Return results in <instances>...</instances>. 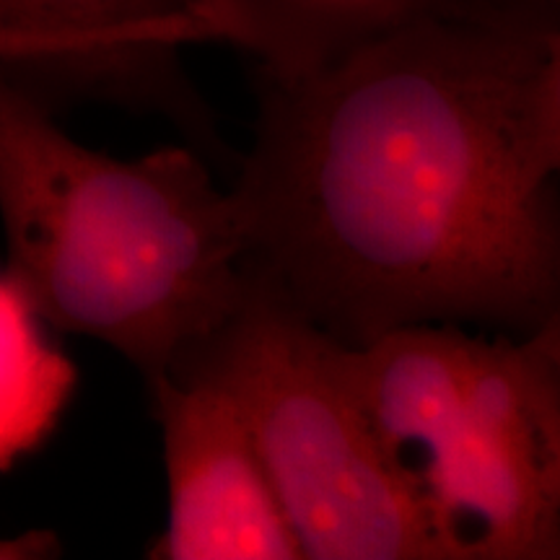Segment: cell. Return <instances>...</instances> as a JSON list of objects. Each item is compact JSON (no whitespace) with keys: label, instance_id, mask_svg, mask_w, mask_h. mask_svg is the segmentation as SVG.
Wrapping results in <instances>:
<instances>
[{"label":"cell","instance_id":"6da1fadb","mask_svg":"<svg viewBox=\"0 0 560 560\" xmlns=\"http://www.w3.org/2000/svg\"><path fill=\"white\" fill-rule=\"evenodd\" d=\"M556 26L433 16L312 73H255L234 172L255 285L342 346L416 325L529 338L560 314V182L524 164Z\"/></svg>","mask_w":560,"mask_h":560},{"label":"cell","instance_id":"7a4b0ae2","mask_svg":"<svg viewBox=\"0 0 560 560\" xmlns=\"http://www.w3.org/2000/svg\"><path fill=\"white\" fill-rule=\"evenodd\" d=\"M0 223L47 327L120 353L145 387L198 353L249 291L240 200L190 143L117 159L0 70Z\"/></svg>","mask_w":560,"mask_h":560},{"label":"cell","instance_id":"3957f363","mask_svg":"<svg viewBox=\"0 0 560 560\" xmlns=\"http://www.w3.org/2000/svg\"><path fill=\"white\" fill-rule=\"evenodd\" d=\"M340 355L446 560H560V380L535 335L416 325Z\"/></svg>","mask_w":560,"mask_h":560},{"label":"cell","instance_id":"277c9868","mask_svg":"<svg viewBox=\"0 0 560 560\" xmlns=\"http://www.w3.org/2000/svg\"><path fill=\"white\" fill-rule=\"evenodd\" d=\"M172 376L240 405L304 558L446 560L436 524L350 387L340 342L249 280L247 299Z\"/></svg>","mask_w":560,"mask_h":560},{"label":"cell","instance_id":"5b68a950","mask_svg":"<svg viewBox=\"0 0 560 560\" xmlns=\"http://www.w3.org/2000/svg\"><path fill=\"white\" fill-rule=\"evenodd\" d=\"M161 431L166 524L156 560H304L240 405L202 376L145 387Z\"/></svg>","mask_w":560,"mask_h":560},{"label":"cell","instance_id":"8992f818","mask_svg":"<svg viewBox=\"0 0 560 560\" xmlns=\"http://www.w3.org/2000/svg\"><path fill=\"white\" fill-rule=\"evenodd\" d=\"M0 24L86 45L115 70L130 109L164 117L215 170L234 174L240 156L182 66L185 47L213 42L185 0H0Z\"/></svg>","mask_w":560,"mask_h":560},{"label":"cell","instance_id":"52a82bcc","mask_svg":"<svg viewBox=\"0 0 560 560\" xmlns=\"http://www.w3.org/2000/svg\"><path fill=\"white\" fill-rule=\"evenodd\" d=\"M210 37L280 79L312 73L433 16L524 19L503 0H185Z\"/></svg>","mask_w":560,"mask_h":560},{"label":"cell","instance_id":"ba28073f","mask_svg":"<svg viewBox=\"0 0 560 560\" xmlns=\"http://www.w3.org/2000/svg\"><path fill=\"white\" fill-rule=\"evenodd\" d=\"M45 327L0 272V470L37 450L73 397V361Z\"/></svg>","mask_w":560,"mask_h":560},{"label":"cell","instance_id":"9c48e42d","mask_svg":"<svg viewBox=\"0 0 560 560\" xmlns=\"http://www.w3.org/2000/svg\"><path fill=\"white\" fill-rule=\"evenodd\" d=\"M0 70L30 86L47 104L96 100L128 107L117 73L81 42L58 34L11 30L0 24Z\"/></svg>","mask_w":560,"mask_h":560},{"label":"cell","instance_id":"30bf717a","mask_svg":"<svg viewBox=\"0 0 560 560\" xmlns=\"http://www.w3.org/2000/svg\"><path fill=\"white\" fill-rule=\"evenodd\" d=\"M524 164L537 182H560V26L545 34L524 96Z\"/></svg>","mask_w":560,"mask_h":560},{"label":"cell","instance_id":"8fae6325","mask_svg":"<svg viewBox=\"0 0 560 560\" xmlns=\"http://www.w3.org/2000/svg\"><path fill=\"white\" fill-rule=\"evenodd\" d=\"M62 556V540L52 529L0 535V560H50Z\"/></svg>","mask_w":560,"mask_h":560},{"label":"cell","instance_id":"7c38bea8","mask_svg":"<svg viewBox=\"0 0 560 560\" xmlns=\"http://www.w3.org/2000/svg\"><path fill=\"white\" fill-rule=\"evenodd\" d=\"M516 11L560 26V0H509Z\"/></svg>","mask_w":560,"mask_h":560},{"label":"cell","instance_id":"4fadbf2b","mask_svg":"<svg viewBox=\"0 0 560 560\" xmlns=\"http://www.w3.org/2000/svg\"><path fill=\"white\" fill-rule=\"evenodd\" d=\"M535 338L542 346L545 353H548V359L552 361V366H556L558 380H560V314L558 317H552L542 330H537Z\"/></svg>","mask_w":560,"mask_h":560}]
</instances>
